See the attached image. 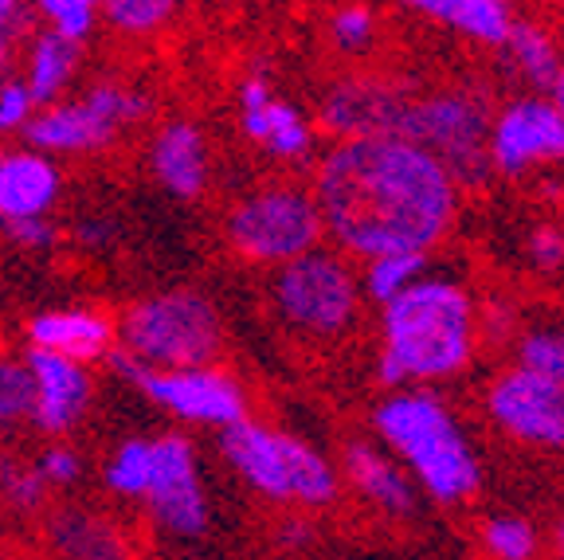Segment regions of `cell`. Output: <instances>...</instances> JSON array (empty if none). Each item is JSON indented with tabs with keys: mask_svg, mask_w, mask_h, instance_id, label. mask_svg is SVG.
<instances>
[{
	"mask_svg": "<svg viewBox=\"0 0 564 560\" xmlns=\"http://www.w3.org/2000/svg\"><path fill=\"white\" fill-rule=\"evenodd\" d=\"M314 201L341 255H432L458 219V181L440 158L397 133L341 138L317 161Z\"/></svg>",
	"mask_w": 564,
	"mask_h": 560,
	"instance_id": "cell-1",
	"label": "cell"
},
{
	"mask_svg": "<svg viewBox=\"0 0 564 560\" xmlns=\"http://www.w3.org/2000/svg\"><path fill=\"white\" fill-rule=\"evenodd\" d=\"M380 310L377 380L392 388H435L463 377L478 353L475 294L447 271H427Z\"/></svg>",
	"mask_w": 564,
	"mask_h": 560,
	"instance_id": "cell-2",
	"label": "cell"
},
{
	"mask_svg": "<svg viewBox=\"0 0 564 560\" xmlns=\"http://www.w3.org/2000/svg\"><path fill=\"white\" fill-rule=\"evenodd\" d=\"M372 431L432 502L470 506L486 486V466L458 412L435 388H392L372 408Z\"/></svg>",
	"mask_w": 564,
	"mask_h": 560,
	"instance_id": "cell-3",
	"label": "cell"
},
{
	"mask_svg": "<svg viewBox=\"0 0 564 560\" xmlns=\"http://www.w3.org/2000/svg\"><path fill=\"white\" fill-rule=\"evenodd\" d=\"M220 455L251 491L282 506L326 509L341 491V471L317 446L247 416L220 428Z\"/></svg>",
	"mask_w": 564,
	"mask_h": 560,
	"instance_id": "cell-4",
	"label": "cell"
},
{
	"mask_svg": "<svg viewBox=\"0 0 564 560\" xmlns=\"http://www.w3.org/2000/svg\"><path fill=\"white\" fill-rule=\"evenodd\" d=\"M118 342L126 353L153 368L212 365L224 345L220 314L196 290H165L141 298L118 322Z\"/></svg>",
	"mask_w": 564,
	"mask_h": 560,
	"instance_id": "cell-5",
	"label": "cell"
},
{
	"mask_svg": "<svg viewBox=\"0 0 564 560\" xmlns=\"http://www.w3.org/2000/svg\"><path fill=\"white\" fill-rule=\"evenodd\" d=\"M490 103L475 87L415 90L400 115L397 138L415 141L447 165L458 189H475L490 176L486 165V133H490Z\"/></svg>",
	"mask_w": 564,
	"mask_h": 560,
	"instance_id": "cell-6",
	"label": "cell"
},
{
	"mask_svg": "<svg viewBox=\"0 0 564 560\" xmlns=\"http://www.w3.org/2000/svg\"><path fill=\"white\" fill-rule=\"evenodd\" d=\"M271 298L279 317L306 337H341L361 314V279L341 251L317 244L314 251L282 263L271 282Z\"/></svg>",
	"mask_w": 564,
	"mask_h": 560,
	"instance_id": "cell-7",
	"label": "cell"
},
{
	"mask_svg": "<svg viewBox=\"0 0 564 560\" xmlns=\"http://www.w3.org/2000/svg\"><path fill=\"white\" fill-rule=\"evenodd\" d=\"M153 110V98L133 83L102 79L90 83L79 98H55L40 106L20 133L40 153H95L106 149L130 126L145 122Z\"/></svg>",
	"mask_w": 564,
	"mask_h": 560,
	"instance_id": "cell-8",
	"label": "cell"
},
{
	"mask_svg": "<svg viewBox=\"0 0 564 560\" xmlns=\"http://www.w3.org/2000/svg\"><path fill=\"white\" fill-rule=\"evenodd\" d=\"M326 239L322 212L302 184H267L228 212V244L247 263L282 267Z\"/></svg>",
	"mask_w": 564,
	"mask_h": 560,
	"instance_id": "cell-9",
	"label": "cell"
},
{
	"mask_svg": "<svg viewBox=\"0 0 564 560\" xmlns=\"http://www.w3.org/2000/svg\"><path fill=\"white\" fill-rule=\"evenodd\" d=\"M110 368L130 380L138 392L161 403L169 416L204 428H231L247 416V396L224 368L193 365V368H153L126 349H110Z\"/></svg>",
	"mask_w": 564,
	"mask_h": 560,
	"instance_id": "cell-10",
	"label": "cell"
},
{
	"mask_svg": "<svg viewBox=\"0 0 564 560\" xmlns=\"http://www.w3.org/2000/svg\"><path fill=\"white\" fill-rule=\"evenodd\" d=\"M486 165L506 181L564 165V110L538 90L498 106L486 133Z\"/></svg>",
	"mask_w": 564,
	"mask_h": 560,
	"instance_id": "cell-11",
	"label": "cell"
},
{
	"mask_svg": "<svg viewBox=\"0 0 564 560\" xmlns=\"http://www.w3.org/2000/svg\"><path fill=\"white\" fill-rule=\"evenodd\" d=\"M482 412L510 443L529 451H564V388L518 360L486 385Z\"/></svg>",
	"mask_w": 564,
	"mask_h": 560,
	"instance_id": "cell-12",
	"label": "cell"
},
{
	"mask_svg": "<svg viewBox=\"0 0 564 560\" xmlns=\"http://www.w3.org/2000/svg\"><path fill=\"white\" fill-rule=\"evenodd\" d=\"M145 502H150L153 521L165 534L181 537V541H200L208 534V494H204L196 451L185 435L153 439V474Z\"/></svg>",
	"mask_w": 564,
	"mask_h": 560,
	"instance_id": "cell-13",
	"label": "cell"
},
{
	"mask_svg": "<svg viewBox=\"0 0 564 560\" xmlns=\"http://www.w3.org/2000/svg\"><path fill=\"white\" fill-rule=\"evenodd\" d=\"M420 87L392 75H345L334 87H326L317 122L322 130L341 138H377V133H397L400 115L408 98Z\"/></svg>",
	"mask_w": 564,
	"mask_h": 560,
	"instance_id": "cell-14",
	"label": "cell"
},
{
	"mask_svg": "<svg viewBox=\"0 0 564 560\" xmlns=\"http://www.w3.org/2000/svg\"><path fill=\"white\" fill-rule=\"evenodd\" d=\"M28 373H32V412L28 420L44 435H67L83 420L90 403V377L79 360L59 357L47 349H28Z\"/></svg>",
	"mask_w": 564,
	"mask_h": 560,
	"instance_id": "cell-15",
	"label": "cell"
},
{
	"mask_svg": "<svg viewBox=\"0 0 564 560\" xmlns=\"http://www.w3.org/2000/svg\"><path fill=\"white\" fill-rule=\"evenodd\" d=\"M150 169L158 184L176 201H196L208 189V138L193 118H169L158 126L150 146Z\"/></svg>",
	"mask_w": 564,
	"mask_h": 560,
	"instance_id": "cell-16",
	"label": "cell"
},
{
	"mask_svg": "<svg viewBox=\"0 0 564 560\" xmlns=\"http://www.w3.org/2000/svg\"><path fill=\"white\" fill-rule=\"evenodd\" d=\"M44 541L59 560H133L126 529L90 506L44 509Z\"/></svg>",
	"mask_w": 564,
	"mask_h": 560,
	"instance_id": "cell-17",
	"label": "cell"
},
{
	"mask_svg": "<svg viewBox=\"0 0 564 560\" xmlns=\"http://www.w3.org/2000/svg\"><path fill=\"white\" fill-rule=\"evenodd\" d=\"M341 471L352 482V491L384 517H412L415 506H420V486L384 446L357 439V443L345 446Z\"/></svg>",
	"mask_w": 564,
	"mask_h": 560,
	"instance_id": "cell-18",
	"label": "cell"
},
{
	"mask_svg": "<svg viewBox=\"0 0 564 560\" xmlns=\"http://www.w3.org/2000/svg\"><path fill=\"white\" fill-rule=\"evenodd\" d=\"M59 196V169L40 149L0 153V219L47 216Z\"/></svg>",
	"mask_w": 564,
	"mask_h": 560,
	"instance_id": "cell-19",
	"label": "cell"
},
{
	"mask_svg": "<svg viewBox=\"0 0 564 560\" xmlns=\"http://www.w3.org/2000/svg\"><path fill=\"white\" fill-rule=\"evenodd\" d=\"M239 126L243 138L274 161H306L314 153V126L302 115V106L279 98V90L256 106H239Z\"/></svg>",
	"mask_w": 564,
	"mask_h": 560,
	"instance_id": "cell-20",
	"label": "cell"
},
{
	"mask_svg": "<svg viewBox=\"0 0 564 560\" xmlns=\"http://www.w3.org/2000/svg\"><path fill=\"white\" fill-rule=\"evenodd\" d=\"M28 342L35 349L59 353L87 365L95 357H106L115 349V325L98 310H52V314H35L28 322Z\"/></svg>",
	"mask_w": 564,
	"mask_h": 560,
	"instance_id": "cell-21",
	"label": "cell"
},
{
	"mask_svg": "<svg viewBox=\"0 0 564 560\" xmlns=\"http://www.w3.org/2000/svg\"><path fill=\"white\" fill-rule=\"evenodd\" d=\"M83 67V44L79 40H67V35L52 32V28L35 24L24 35V87L32 95L35 110L55 98L67 95V87L75 83Z\"/></svg>",
	"mask_w": 564,
	"mask_h": 560,
	"instance_id": "cell-22",
	"label": "cell"
},
{
	"mask_svg": "<svg viewBox=\"0 0 564 560\" xmlns=\"http://www.w3.org/2000/svg\"><path fill=\"white\" fill-rule=\"evenodd\" d=\"M397 4L482 47H502L506 32L518 20L513 0H397Z\"/></svg>",
	"mask_w": 564,
	"mask_h": 560,
	"instance_id": "cell-23",
	"label": "cell"
},
{
	"mask_svg": "<svg viewBox=\"0 0 564 560\" xmlns=\"http://www.w3.org/2000/svg\"><path fill=\"white\" fill-rule=\"evenodd\" d=\"M498 52L506 55V67H510L529 90H538V95H549L564 71L561 44L553 40L549 28L533 24V20H513Z\"/></svg>",
	"mask_w": 564,
	"mask_h": 560,
	"instance_id": "cell-24",
	"label": "cell"
},
{
	"mask_svg": "<svg viewBox=\"0 0 564 560\" xmlns=\"http://www.w3.org/2000/svg\"><path fill=\"white\" fill-rule=\"evenodd\" d=\"M188 0H102L98 20L122 40H153L185 12Z\"/></svg>",
	"mask_w": 564,
	"mask_h": 560,
	"instance_id": "cell-25",
	"label": "cell"
},
{
	"mask_svg": "<svg viewBox=\"0 0 564 560\" xmlns=\"http://www.w3.org/2000/svg\"><path fill=\"white\" fill-rule=\"evenodd\" d=\"M432 267V255L423 251H380L365 259V271L357 274L361 279V294L369 298L372 306H384L397 294H404L423 271Z\"/></svg>",
	"mask_w": 564,
	"mask_h": 560,
	"instance_id": "cell-26",
	"label": "cell"
},
{
	"mask_svg": "<svg viewBox=\"0 0 564 560\" xmlns=\"http://www.w3.org/2000/svg\"><path fill=\"white\" fill-rule=\"evenodd\" d=\"M478 541L490 560H538L541 557V529L525 514H490L478 529Z\"/></svg>",
	"mask_w": 564,
	"mask_h": 560,
	"instance_id": "cell-27",
	"label": "cell"
},
{
	"mask_svg": "<svg viewBox=\"0 0 564 560\" xmlns=\"http://www.w3.org/2000/svg\"><path fill=\"white\" fill-rule=\"evenodd\" d=\"M513 360L564 388V322H538L513 337Z\"/></svg>",
	"mask_w": 564,
	"mask_h": 560,
	"instance_id": "cell-28",
	"label": "cell"
},
{
	"mask_svg": "<svg viewBox=\"0 0 564 560\" xmlns=\"http://www.w3.org/2000/svg\"><path fill=\"white\" fill-rule=\"evenodd\" d=\"M47 491L52 486L35 463L20 455H0V506H9L12 514L35 517L47 509Z\"/></svg>",
	"mask_w": 564,
	"mask_h": 560,
	"instance_id": "cell-29",
	"label": "cell"
},
{
	"mask_svg": "<svg viewBox=\"0 0 564 560\" xmlns=\"http://www.w3.org/2000/svg\"><path fill=\"white\" fill-rule=\"evenodd\" d=\"M153 474V443L150 439H126L106 463V486L122 498H145Z\"/></svg>",
	"mask_w": 564,
	"mask_h": 560,
	"instance_id": "cell-30",
	"label": "cell"
},
{
	"mask_svg": "<svg viewBox=\"0 0 564 560\" xmlns=\"http://www.w3.org/2000/svg\"><path fill=\"white\" fill-rule=\"evenodd\" d=\"M28 4H32L35 24L52 28L67 40H79V44L95 35L98 9H102V0H28Z\"/></svg>",
	"mask_w": 564,
	"mask_h": 560,
	"instance_id": "cell-31",
	"label": "cell"
},
{
	"mask_svg": "<svg viewBox=\"0 0 564 560\" xmlns=\"http://www.w3.org/2000/svg\"><path fill=\"white\" fill-rule=\"evenodd\" d=\"M377 40V12L365 0H349L329 17V44L341 55H361Z\"/></svg>",
	"mask_w": 564,
	"mask_h": 560,
	"instance_id": "cell-32",
	"label": "cell"
},
{
	"mask_svg": "<svg viewBox=\"0 0 564 560\" xmlns=\"http://www.w3.org/2000/svg\"><path fill=\"white\" fill-rule=\"evenodd\" d=\"M32 412V373L20 360L0 357V439Z\"/></svg>",
	"mask_w": 564,
	"mask_h": 560,
	"instance_id": "cell-33",
	"label": "cell"
},
{
	"mask_svg": "<svg viewBox=\"0 0 564 560\" xmlns=\"http://www.w3.org/2000/svg\"><path fill=\"white\" fill-rule=\"evenodd\" d=\"M475 322H478V342L502 349V345H513L518 337V310L506 302V298H490L482 306H475Z\"/></svg>",
	"mask_w": 564,
	"mask_h": 560,
	"instance_id": "cell-34",
	"label": "cell"
},
{
	"mask_svg": "<svg viewBox=\"0 0 564 560\" xmlns=\"http://www.w3.org/2000/svg\"><path fill=\"white\" fill-rule=\"evenodd\" d=\"M525 259H529V267L541 274L564 271V228L561 224H533L525 236Z\"/></svg>",
	"mask_w": 564,
	"mask_h": 560,
	"instance_id": "cell-35",
	"label": "cell"
},
{
	"mask_svg": "<svg viewBox=\"0 0 564 560\" xmlns=\"http://www.w3.org/2000/svg\"><path fill=\"white\" fill-rule=\"evenodd\" d=\"M32 28H35V17L28 0H0V79L9 75L17 40H24Z\"/></svg>",
	"mask_w": 564,
	"mask_h": 560,
	"instance_id": "cell-36",
	"label": "cell"
},
{
	"mask_svg": "<svg viewBox=\"0 0 564 560\" xmlns=\"http://www.w3.org/2000/svg\"><path fill=\"white\" fill-rule=\"evenodd\" d=\"M32 115H35V103H32V95H28L24 79L4 75V79H0V133H20Z\"/></svg>",
	"mask_w": 564,
	"mask_h": 560,
	"instance_id": "cell-37",
	"label": "cell"
},
{
	"mask_svg": "<svg viewBox=\"0 0 564 560\" xmlns=\"http://www.w3.org/2000/svg\"><path fill=\"white\" fill-rule=\"evenodd\" d=\"M0 228L20 251H47V247L59 239L55 224L47 216H28V219H0Z\"/></svg>",
	"mask_w": 564,
	"mask_h": 560,
	"instance_id": "cell-38",
	"label": "cell"
},
{
	"mask_svg": "<svg viewBox=\"0 0 564 560\" xmlns=\"http://www.w3.org/2000/svg\"><path fill=\"white\" fill-rule=\"evenodd\" d=\"M35 466H40V474L47 478V486H70V482H79V474H83V459L63 443L47 446L44 455L35 459Z\"/></svg>",
	"mask_w": 564,
	"mask_h": 560,
	"instance_id": "cell-39",
	"label": "cell"
},
{
	"mask_svg": "<svg viewBox=\"0 0 564 560\" xmlns=\"http://www.w3.org/2000/svg\"><path fill=\"white\" fill-rule=\"evenodd\" d=\"M110 236H115L110 219H83L79 228H75V239H79L83 247H102Z\"/></svg>",
	"mask_w": 564,
	"mask_h": 560,
	"instance_id": "cell-40",
	"label": "cell"
},
{
	"mask_svg": "<svg viewBox=\"0 0 564 560\" xmlns=\"http://www.w3.org/2000/svg\"><path fill=\"white\" fill-rule=\"evenodd\" d=\"M282 541H286V545L310 541V526H306V521H286V526H282Z\"/></svg>",
	"mask_w": 564,
	"mask_h": 560,
	"instance_id": "cell-41",
	"label": "cell"
},
{
	"mask_svg": "<svg viewBox=\"0 0 564 560\" xmlns=\"http://www.w3.org/2000/svg\"><path fill=\"white\" fill-rule=\"evenodd\" d=\"M553 557L564 560V509H561V517H556V526H553Z\"/></svg>",
	"mask_w": 564,
	"mask_h": 560,
	"instance_id": "cell-42",
	"label": "cell"
},
{
	"mask_svg": "<svg viewBox=\"0 0 564 560\" xmlns=\"http://www.w3.org/2000/svg\"><path fill=\"white\" fill-rule=\"evenodd\" d=\"M549 98H553V103H556V106H561V110H564V71H561V79L553 83V90H549Z\"/></svg>",
	"mask_w": 564,
	"mask_h": 560,
	"instance_id": "cell-43",
	"label": "cell"
},
{
	"mask_svg": "<svg viewBox=\"0 0 564 560\" xmlns=\"http://www.w3.org/2000/svg\"><path fill=\"white\" fill-rule=\"evenodd\" d=\"M0 560H17V557H12V552L4 549V545H0Z\"/></svg>",
	"mask_w": 564,
	"mask_h": 560,
	"instance_id": "cell-44",
	"label": "cell"
}]
</instances>
